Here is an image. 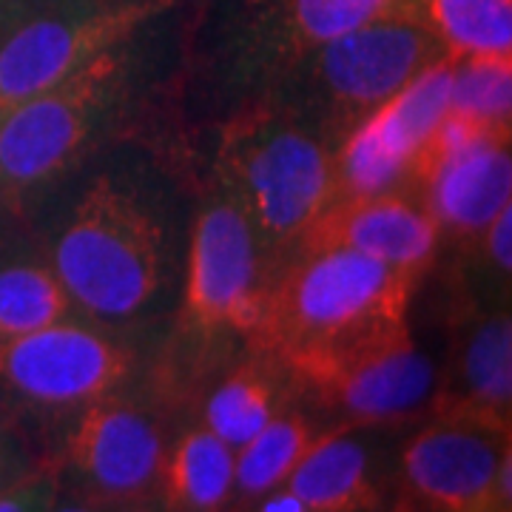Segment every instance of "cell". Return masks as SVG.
Segmentation results:
<instances>
[{
  "instance_id": "cell-1",
  "label": "cell",
  "mask_w": 512,
  "mask_h": 512,
  "mask_svg": "<svg viewBox=\"0 0 512 512\" xmlns=\"http://www.w3.org/2000/svg\"><path fill=\"white\" fill-rule=\"evenodd\" d=\"M174 222L137 174L103 171L80 191L52 239L49 268L97 322H137L163 305L177 271Z\"/></svg>"
},
{
  "instance_id": "cell-2",
  "label": "cell",
  "mask_w": 512,
  "mask_h": 512,
  "mask_svg": "<svg viewBox=\"0 0 512 512\" xmlns=\"http://www.w3.org/2000/svg\"><path fill=\"white\" fill-rule=\"evenodd\" d=\"M220 188L265 251L299 245L333 200V148L305 117L271 97L234 111L217 154Z\"/></svg>"
},
{
  "instance_id": "cell-3",
  "label": "cell",
  "mask_w": 512,
  "mask_h": 512,
  "mask_svg": "<svg viewBox=\"0 0 512 512\" xmlns=\"http://www.w3.org/2000/svg\"><path fill=\"white\" fill-rule=\"evenodd\" d=\"M393 0H211L197 32V66L234 111L262 100L288 74Z\"/></svg>"
},
{
  "instance_id": "cell-4",
  "label": "cell",
  "mask_w": 512,
  "mask_h": 512,
  "mask_svg": "<svg viewBox=\"0 0 512 512\" xmlns=\"http://www.w3.org/2000/svg\"><path fill=\"white\" fill-rule=\"evenodd\" d=\"M444 55L419 23L384 12L319 46L265 97L305 117L336 148L370 111Z\"/></svg>"
},
{
  "instance_id": "cell-5",
  "label": "cell",
  "mask_w": 512,
  "mask_h": 512,
  "mask_svg": "<svg viewBox=\"0 0 512 512\" xmlns=\"http://www.w3.org/2000/svg\"><path fill=\"white\" fill-rule=\"evenodd\" d=\"M413 279L345 248H302L274 282L254 342L279 359L407 319Z\"/></svg>"
},
{
  "instance_id": "cell-6",
  "label": "cell",
  "mask_w": 512,
  "mask_h": 512,
  "mask_svg": "<svg viewBox=\"0 0 512 512\" xmlns=\"http://www.w3.org/2000/svg\"><path fill=\"white\" fill-rule=\"evenodd\" d=\"M128 89V43L0 117V211L63 180L109 128Z\"/></svg>"
},
{
  "instance_id": "cell-7",
  "label": "cell",
  "mask_w": 512,
  "mask_h": 512,
  "mask_svg": "<svg viewBox=\"0 0 512 512\" xmlns=\"http://www.w3.org/2000/svg\"><path fill=\"white\" fill-rule=\"evenodd\" d=\"M168 0H0V117L131 43Z\"/></svg>"
},
{
  "instance_id": "cell-8",
  "label": "cell",
  "mask_w": 512,
  "mask_h": 512,
  "mask_svg": "<svg viewBox=\"0 0 512 512\" xmlns=\"http://www.w3.org/2000/svg\"><path fill=\"white\" fill-rule=\"evenodd\" d=\"M282 365L350 424L410 419L436 390L433 362L413 339L407 319L293 353Z\"/></svg>"
},
{
  "instance_id": "cell-9",
  "label": "cell",
  "mask_w": 512,
  "mask_h": 512,
  "mask_svg": "<svg viewBox=\"0 0 512 512\" xmlns=\"http://www.w3.org/2000/svg\"><path fill=\"white\" fill-rule=\"evenodd\" d=\"M262 248L237 202L220 188L188 234L183 325L200 345L231 336L256 339L265 313Z\"/></svg>"
},
{
  "instance_id": "cell-10",
  "label": "cell",
  "mask_w": 512,
  "mask_h": 512,
  "mask_svg": "<svg viewBox=\"0 0 512 512\" xmlns=\"http://www.w3.org/2000/svg\"><path fill=\"white\" fill-rule=\"evenodd\" d=\"M453 55L424 66L333 148V200L396 191L450 111ZM330 200V202H333Z\"/></svg>"
},
{
  "instance_id": "cell-11",
  "label": "cell",
  "mask_w": 512,
  "mask_h": 512,
  "mask_svg": "<svg viewBox=\"0 0 512 512\" xmlns=\"http://www.w3.org/2000/svg\"><path fill=\"white\" fill-rule=\"evenodd\" d=\"M134 373V353L77 319L0 339V390L35 407H83L114 396Z\"/></svg>"
},
{
  "instance_id": "cell-12",
  "label": "cell",
  "mask_w": 512,
  "mask_h": 512,
  "mask_svg": "<svg viewBox=\"0 0 512 512\" xmlns=\"http://www.w3.org/2000/svg\"><path fill=\"white\" fill-rule=\"evenodd\" d=\"M66 461L92 493L134 501L160 481L165 441L146 410L106 396L83 404L66 439Z\"/></svg>"
},
{
  "instance_id": "cell-13",
  "label": "cell",
  "mask_w": 512,
  "mask_h": 512,
  "mask_svg": "<svg viewBox=\"0 0 512 512\" xmlns=\"http://www.w3.org/2000/svg\"><path fill=\"white\" fill-rule=\"evenodd\" d=\"M507 447V436L436 419L404 444V484L433 512H498L495 476Z\"/></svg>"
},
{
  "instance_id": "cell-14",
  "label": "cell",
  "mask_w": 512,
  "mask_h": 512,
  "mask_svg": "<svg viewBox=\"0 0 512 512\" xmlns=\"http://www.w3.org/2000/svg\"><path fill=\"white\" fill-rule=\"evenodd\" d=\"M439 237V225L427 214L424 202L419 205L404 194L387 191L333 200L299 239V248H345L390 265L416 282L433 262Z\"/></svg>"
},
{
  "instance_id": "cell-15",
  "label": "cell",
  "mask_w": 512,
  "mask_h": 512,
  "mask_svg": "<svg viewBox=\"0 0 512 512\" xmlns=\"http://www.w3.org/2000/svg\"><path fill=\"white\" fill-rule=\"evenodd\" d=\"M436 419L461 421L495 436L512 430V325L510 311L476 313L461 325L447 373L430 396Z\"/></svg>"
},
{
  "instance_id": "cell-16",
  "label": "cell",
  "mask_w": 512,
  "mask_h": 512,
  "mask_svg": "<svg viewBox=\"0 0 512 512\" xmlns=\"http://www.w3.org/2000/svg\"><path fill=\"white\" fill-rule=\"evenodd\" d=\"M416 177L424 185V208L439 231L476 239L512 205L510 131H487L427 163Z\"/></svg>"
},
{
  "instance_id": "cell-17",
  "label": "cell",
  "mask_w": 512,
  "mask_h": 512,
  "mask_svg": "<svg viewBox=\"0 0 512 512\" xmlns=\"http://www.w3.org/2000/svg\"><path fill=\"white\" fill-rule=\"evenodd\" d=\"M353 424L319 433L311 450L296 464L285 487L311 512H376L382 490L373 478L370 453L350 436Z\"/></svg>"
},
{
  "instance_id": "cell-18",
  "label": "cell",
  "mask_w": 512,
  "mask_h": 512,
  "mask_svg": "<svg viewBox=\"0 0 512 512\" xmlns=\"http://www.w3.org/2000/svg\"><path fill=\"white\" fill-rule=\"evenodd\" d=\"M453 57H512V0H393Z\"/></svg>"
},
{
  "instance_id": "cell-19",
  "label": "cell",
  "mask_w": 512,
  "mask_h": 512,
  "mask_svg": "<svg viewBox=\"0 0 512 512\" xmlns=\"http://www.w3.org/2000/svg\"><path fill=\"white\" fill-rule=\"evenodd\" d=\"M234 456L205 427L180 436L160 473L165 512H220L234 493Z\"/></svg>"
},
{
  "instance_id": "cell-20",
  "label": "cell",
  "mask_w": 512,
  "mask_h": 512,
  "mask_svg": "<svg viewBox=\"0 0 512 512\" xmlns=\"http://www.w3.org/2000/svg\"><path fill=\"white\" fill-rule=\"evenodd\" d=\"M313 424L302 413H276L254 439L242 444L234 456V490L242 498H262L282 487L296 464L305 458L316 441Z\"/></svg>"
},
{
  "instance_id": "cell-21",
  "label": "cell",
  "mask_w": 512,
  "mask_h": 512,
  "mask_svg": "<svg viewBox=\"0 0 512 512\" xmlns=\"http://www.w3.org/2000/svg\"><path fill=\"white\" fill-rule=\"evenodd\" d=\"M77 308L43 262L0 259V339L72 319Z\"/></svg>"
},
{
  "instance_id": "cell-22",
  "label": "cell",
  "mask_w": 512,
  "mask_h": 512,
  "mask_svg": "<svg viewBox=\"0 0 512 512\" xmlns=\"http://www.w3.org/2000/svg\"><path fill=\"white\" fill-rule=\"evenodd\" d=\"M276 416V387L271 373L259 365H242L222 379L202 410V427L231 450L254 439Z\"/></svg>"
},
{
  "instance_id": "cell-23",
  "label": "cell",
  "mask_w": 512,
  "mask_h": 512,
  "mask_svg": "<svg viewBox=\"0 0 512 512\" xmlns=\"http://www.w3.org/2000/svg\"><path fill=\"white\" fill-rule=\"evenodd\" d=\"M450 111L481 126L510 128L512 57H456Z\"/></svg>"
},
{
  "instance_id": "cell-24",
  "label": "cell",
  "mask_w": 512,
  "mask_h": 512,
  "mask_svg": "<svg viewBox=\"0 0 512 512\" xmlns=\"http://www.w3.org/2000/svg\"><path fill=\"white\" fill-rule=\"evenodd\" d=\"M57 501V481L52 473H23L0 487V512H49Z\"/></svg>"
},
{
  "instance_id": "cell-25",
  "label": "cell",
  "mask_w": 512,
  "mask_h": 512,
  "mask_svg": "<svg viewBox=\"0 0 512 512\" xmlns=\"http://www.w3.org/2000/svg\"><path fill=\"white\" fill-rule=\"evenodd\" d=\"M23 476L18 461V444L12 439V433L6 430V424L0 421V487Z\"/></svg>"
},
{
  "instance_id": "cell-26",
  "label": "cell",
  "mask_w": 512,
  "mask_h": 512,
  "mask_svg": "<svg viewBox=\"0 0 512 512\" xmlns=\"http://www.w3.org/2000/svg\"><path fill=\"white\" fill-rule=\"evenodd\" d=\"M256 512H311L305 504H302V498L296 493H291L285 484L282 487H276L271 493L262 495V504H259V510Z\"/></svg>"
},
{
  "instance_id": "cell-27",
  "label": "cell",
  "mask_w": 512,
  "mask_h": 512,
  "mask_svg": "<svg viewBox=\"0 0 512 512\" xmlns=\"http://www.w3.org/2000/svg\"><path fill=\"white\" fill-rule=\"evenodd\" d=\"M49 512H94L89 504H52L49 507Z\"/></svg>"
},
{
  "instance_id": "cell-28",
  "label": "cell",
  "mask_w": 512,
  "mask_h": 512,
  "mask_svg": "<svg viewBox=\"0 0 512 512\" xmlns=\"http://www.w3.org/2000/svg\"><path fill=\"white\" fill-rule=\"evenodd\" d=\"M376 512H382V510H376ZM390 512H410L407 507H396V510H390Z\"/></svg>"
},
{
  "instance_id": "cell-29",
  "label": "cell",
  "mask_w": 512,
  "mask_h": 512,
  "mask_svg": "<svg viewBox=\"0 0 512 512\" xmlns=\"http://www.w3.org/2000/svg\"><path fill=\"white\" fill-rule=\"evenodd\" d=\"M131 512H157V510H148V507H140V510H131Z\"/></svg>"
}]
</instances>
